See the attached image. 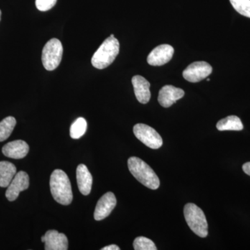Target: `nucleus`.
<instances>
[{
	"mask_svg": "<svg viewBox=\"0 0 250 250\" xmlns=\"http://www.w3.org/2000/svg\"><path fill=\"white\" fill-rule=\"evenodd\" d=\"M51 192L54 200L62 205H69L73 200L71 184L64 171L57 169L50 177Z\"/></svg>",
	"mask_w": 250,
	"mask_h": 250,
	"instance_id": "obj_1",
	"label": "nucleus"
},
{
	"mask_svg": "<svg viewBox=\"0 0 250 250\" xmlns=\"http://www.w3.org/2000/svg\"><path fill=\"white\" fill-rule=\"evenodd\" d=\"M128 167L131 174L145 187L156 190L160 186V181L150 166L136 156L128 159Z\"/></svg>",
	"mask_w": 250,
	"mask_h": 250,
	"instance_id": "obj_2",
	"label": "nucleus"
},
{
	"mask_svg": "<svg viewBox=\"0 0 250 250\" xmlns=\"http://www.w3.org/2000/svg\"><path fill=\"white\" fill-rule=\"evenodd\" d=\"M119 51V41L111 34L94 54L91 59L92 65L100 70L106 68L114 62Z\"/></svg>",
	"mask_w": 250,
	"mask_h": 250,
	"instance_id": "obj_3",
	"label": "nucleus"
},
{
	"mask_svg": "<svg viewBox=\"0 0 250 250\" xmlns=\"http://www.w3.org/2000/svg\"><path fill=\"white\" fill-rule=\"evenodd\" d=\"M184 213L188 225L195 234L201 238L208 236V223L200 207L195 204L188 203L184 207Z\"/></svg>",
	"mask_w": 250,
	"mask_h": 250,
	"instance_id": "obj_4",
	"label": "nucleus"
},
{
	"mask_svg": "<svg viewBox=\"0 0 250 250\" xmlns=\"http://www.w3.org/2000/svg\"><path fill=\"white\" fill-rule=\"evenodd\" d=\"M62 42L57 39L49 40L44 46L42 53V65L47 70L52 71L59 66L62 56Z\"/></svg>",
	"mask_w": 250,
	"mask_h": 250,
	"instance_id": "obj_5",
	"label": "nucleus"
},
{
	"mask_svg": "<svg viewBox=\"0 0 250 250\" xmlns=\"http://www.w3.org/2000/svg\"><path fill=\"white\" fill-rule=\"evenodd\" d=\"M136 137L151 149H159L163 146V139L159 133L151 126L145 124H136L134 126Z\"/></svg>",
	"mask_w": 250,
	"mask_h": 250,
	"instance_id": "obj_6",
	"label": "nucleus"
},
{
	"mask_svg": "<svg viewBox=\"0 0 250 250\" xmlns=\"http://www.w3.org/2000/svg\"><path fill=\"white\" fill-rule=\"evenodd\" d=\"M213 71L211 65L205 62H192L183 72V77L188 82L197 83L209 76Z\"/></svg>",
	"mask_w": 250,
	"mask_h": 250,
	"instance_id": "obj_7",
	"label": "nucleus"
},
{
	"mask_svg": "<svg viewBox=\"0 0 250 250\" xmlns=\"http://www.w3.org/2000/svg\"><path fill=\"white\" fill-rule=\"evenodd\" d=\"M29 187V177L27 172L20 171L15 175L6 191V197L10 202L15 201L20 192L27 190Z\"/></svg>",
	"mask_w": 250,
	"mask_h": 250,
	"instance_id": "obj_8",
	"label": "nucleus"
},
{
	"mask_svg": "<svg viewBox=\"0 0 250 250\" xmlns=\"http://www.w3.org/2000/svg\"><path fill=\"white\" fill-rule=\"evenodd\" d=\"M116 197L112 192H106L97 203L94 212V218L95 220H103L111 214L112 210L116 207Z\"/></svg>",
	"mask_w": 250,
	"mask_h": 250,
	"instance_id": "obj_9",
	"label": "nucleus"
},
{
	"mask_svg": "<svg viewBox=\"0 0 250 250\" xmlns=\"http://www.w3.org/2000/svg\"><path fill=\"white\" fill-rule=\"evenodd\" d=\"M174 48L170 45H161L148 55L147 62L153 66H161L170 62L173 57Z\"/></svg>",
	"mask_w": 250,
	"mask_h": 250,
	"instance_id": "obj_10",
	"label": "nucleus"
},
{
	"mask_svg": "<svg viewBox=\"0 0 250 250\" xmlns=\"http://www.w3.org/2000/svg\"><path fill=\"white\" fill-rule=\"evenodd\" d=\"M185 95L184 90L170 85H166L160 90L158 101L164 108H168Z\"/></svg>",
	"mask_w": 250,
	"mask_h": 250,
	"instance_id": "obj_11",
	"label": "nucleus"
},
{
	"mask_svg": "<svg viewBox=\"0 0 250 250\" xmlns=\"http://www.w3.org/2000/svg\"><path fill=\"white\" fill-rule=\"evenodd\" d=\"M45 250H67L68 249V241L64 233H59L57 230H49L45 236Z\"/></svg>",
	"mask_w": 250,
	"mask_h": 250,
	"instance_id": "obj_12",
	"label": "nucleus"
},
{
	"mask_svg": "<svg viewBox=\"0 0 250 250\" xmlns=\"http://www.w3.org/2000/svg\"><path fill=\"white\" fill-rule=\"evenodd\" d=\"M131 82L134 86L135 95L138 101L141 104L149 103L151 98L149 82L144 77L140 75H136L133 77Z\"/></svg>",
	"mask_w": 250,
	"mask_h": 250,
	"instance_id": "obj_13",
	"label": "nucleus"
},
{
	"mask_svg": "<svg viewBox=\"0 0 250 250\" xmlns=\"http://www.w3.org/2000/svg\"><path fill=\"white\" fill-rule=\"evenodd\" d=\"M29 151V147L27 143L22 140L7 143L2 148V153L4 156L15 159H23L27 155Z\"/></svg>",
	"mask_w": 250,
	"mask_h": 250,
	"instance_id": "obj_14",
	"label": "nucleus"
},
{
	"mask_svg": "<svg viewBox=\"0 0 250 250\" xmlns=\"http://www.w3.org/2000/svg\"><path fill=\"white\" fill-rule=\"evenodd\" d=\"M77 182L81 193L83 195H89L93 185V177L84 164H80L77 167Z\"/></svg>",
	"mask_w": 250,
	"mask_h": 250,
	"instance_id": "obj_15",
	"label": "nucleus"
},
{
	"mask_svg": "<svg viewBox=\"0 0 250 250\" xmlns=\"http://www.w3.org/2000/svg\"><path fill=\"white\" fill-rule=\"evenodd\" d=\"M16 167L9 161H0V187H9L16 174Z\"/></svg>",
	"mask_w": 250,
	"mask_h": 250,
	"instance_id": "obj_16",
	"label": "nucleus"
},
{
	"mask_svg": "<svg viewBox=\"0 0 250 250\" xmlns=\"http://www.w3.org/2000/svg\"><path fill=\"white\" fill-rule=\"evenodd\" d=\"M216 127L219 131H241L243 125L238 116H230L220 120L217 123Z\"/></svg>",
	"mask_w": 250,
	"mask_h": 250,
	"instance_id": "obj_17",
	"label": "nucleus"
},
{
	"mask_svg": "<svg viewBox=\"0 0 250 250\" xmlns=\"http://www.w3.org/2000/svg\"><path fill=\"white\" fill-rule=\"evenodd\" d=\"M16 125V120L12 116L6 117L0 122V142L6 141L12 134Z\"/></svg>",
	"mask_w": 250,
	"mask_h": 250,
	"instance_id": "obj_18",
	"label": "nucleus"
},
{
	"mask_svg": "<svg viewBox=\"0 0 250 250\" xmlns=\"http://www.w3.org/2000/svg\"><path fill=\"white\" fill-rule=\"evenodd\" d=\"M87 129V122L83 118H77L70 126V134L72 139H79L84 135Z\"/></svg>",
	"mask_w": 250,
	"mask_h": 250,
	"instance_id": "obj_19",
	"label": "nucleus"
},
{
	"mask_svg": "<svg viewBox=\"0 0 250 250\" xmlns=\"http://www.w3.org/2000/svg\"><path fill=\"white\" fill-rule=\"evenodd\" d=\"M135 250H156L155 244L152 240L144 236L137 237L134 241Z\"/></svg>",
	"mask_w": 250,
	"mask_h": 250,
	"instance_id": "obj_20",
	"label": "nucleus"
},
{
	"mask_svg": "<svg viewBox=\"0 0 250 250\" xmlns=\"http://www.w3.org/2000/svg\"><path fill=\"white\" fill-rule=\"evenodd\" d=\"M233 9L240 14L250 18V0H229Z\"/></svg>",
	"mask_w": 250,
	"mask_h": 250,
	"instance_id": "obj_21",
	"label": "nucleus"
},
{
	"mask_svg": "<svg viewBox=\"0 0 250 250\" xmlns=\"http://www.w3.org/2000/svg\"><path fill=\"white\" fill-rule=\"evenodd\" d=\"M57 0H36V8L41 11H47L54 7Z\"/></svg>",
	"mask_w": 250,
	"mask_h": 250,
	"instance_id": "obj_22",
	"label": "nucleus"
},
{
	"mask_svg": "<svg viewBox=\"0 0 250 250\" xmlns=\"http://www.w3.org/2000/svg\"><path fill=\"white\" fill-rule=\"evenodd\" d=\"M243 170L244 171L245 173L250 176V162L246 163L243 164Z\"/></svg>",
	"mask_w": 250,
	"mask_h": 250,
	"instance_id": "obj_23",
	"label": "nucleus"
},
{
	"mask_svg": "<svg viewBox=\"0 0 250 250\" xmlns=\"http://www.w3.org/2000/svg\"><path fill=\"white\" fill-rule=\"evenodd\" d=\"M102 250H120V248L116 245H111V246H106L102 248Z\"/></svg>",
	"mask_w": 250,
	"mask_h": 250,
	"instance_id": "obj_24",
	"label": "nucleus"
},
{
	"mask_svg": "<svg viewBox=\"0 0 250 250\" xmlns=\"http://www.w3.org/2000/svg\"><path fill=\"white\" fill-rule=\"evenodd\" d=\"M1 10H0V21H1Z\"/></svg>",
	"mask_w": 250,
	"mask_h": 250,
	"instance_id": "obj_25",
	"label": "nucleus"
},
{
	"mask_svg": "<svg viewBox=\"0 0 250 250\" xmlns=\"http://www.w3.org/2000/svg\"><path fill=\"white\" fill-rule=\"evenodd\" d=\"M207 82H209L210 80H209V79H207Z\"/></svg>",
	"mask_w": 250,
	"mask_h": 250,
	"instance_id": "obj_26",
	"label": "nucleus"
}]
</instances>
